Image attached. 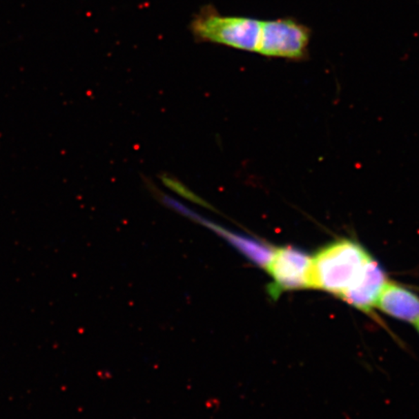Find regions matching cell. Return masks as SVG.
<instances>
[{
  "label": "cell",
  "mask_w": 419,
  "mask_h": 419,
  "mask_svg": "<svg viewBox=\"0 0 419 419\" xmlns=\"http://www.w3.org/2000/svg\"><path fill=\"white\" fill-rule=\"evenodd\" d=\"M372 258L358 242L342 239L329 244L313 256V289L342 298Z\"/></svg>",
  "instance_id": "cell-1"
},
{
  "label": "cell",
  "mask_w": 419,
  "mask_h": 419,
  "mask_svg": "<svg viewBox=\"0 0 419 419\" xmlns=\"http://www.w3.org/2000/svg\"><path fill=\"white\" fill-rule=\"evenodd\" d=\"M196 39L246 52H257L261 21L248 17L222 16L214 8L202 9L191 23Z\"/></svg>",
  "instance_id": "cell-2"
},
{
  "label": "cell",
  "mask_w": 419,
  "mask_h": 419,
  "mask_svg": "<svg viewBox=\"0 0 419 419\" xmlns=\"http://www.w3.org/2000/svg\"><path fill=\"white\" fill-rule=\"evenodd\" d=\"M312 261V256L299 249L275 248L265 268L272 280L267 287L270 297L277 299L284 292L313 289Z\"/></svg>",
  "instance_id": "cell-3"
},
{
  "label": "cell",
  "mask_w": 419,
  "mask_h": 419,
  "mask_svg": "<svg viewBox=\"0 0 419 419\" xmlns=\"http://www.w3.org/2000/svg\"><path fill=\"white\" fill-rule=\"evenodd\" d=\"M310 28L293 19L261 21L257 52L270 57L303 59L311 41Z\"/></svg>",
  "instance_id": "cell-4"
},
{
  "label": "cell",
  "mask_w": 419,
  "mask_h": 419,
  "mask_svg": "<svg viewBox=\"0 0 419 419\" xmlns=\"http://www.w3.org/2000/svg\"><path fill=\"white\" fill-rule=\"evenodd\" d=\"M387 282L389 280L382 266L372 258L341 299L359 311L372 312Z\"/></svg>",
  "instance_id": "cell-5"
},
{
  "label": "cell",
  "mask_w": 419,
  "mask_h": 419,
  "mask_svg": "<svg viewBox=\"0 0 419 419\" xmlns=\"http://www.w3.org/2000/svg\"><path fill=\"white\" fill-rule=\"evenodd\" d=\"M376 308L396 320L414 325L419 322V296L395 282L385 284Z\"/></svg>",
  "instance_id": "cell-6"
},
{
  "label": "cell",
  "mask_w": 419,
  "mask_h": 419,
  "mask_svg": "<svg viewBox=\"0 0 419 419\" xmlns=\"http://www.w3.org/2000/svg\"><path fill=\"white\" fill-rule=\"evenodd\" d=\"M232 245L246 256L251 262L265 270L266 266L271 260L274 246L266 245L262 242L253 240L246 237L237 236L234 234H225Z\"/></svg>",
  "instance_id": "cell-7"
},
{
  "label": "cell",
  "mask_w": 419,
  "mask_h": 419,
  "mask_svg": "<svg viewBox=\"0 0 419 419\" xmlns=\"http://www.w3.org/2000/svg\"><path fill=\"white\" fill-rule=\"evenodd\" d=\"M416 328H418V331L419 333V322L416 325Z\"/></svg>",
  "instance_id": "cell-8"
}]
</instances>
